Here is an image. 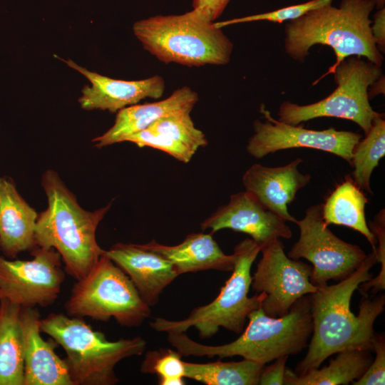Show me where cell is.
<instances>
[{
  "mask_svg": "<svg viewBox=\"0 0 385 385\" xmlns=\"http://www.w3.org/2000/svg\"><path fill=\"white\" fill-rule=\"evenodd\" d=\"M176 350L159 349L148 351L140 365V372L155 374L158 377L159 385L185 384V361Z\"/></svg>",
  "mask_w": 385,
  "mask_h": 385,
  "instance_id": "28",
  "label": "cell"
},
{
  "mask_svg": "<svg viewBox=\"0 0 385 385\" xmlns=\"http://www.w3.org/2000/svg\"><path fill=\"white\" fill-rule=\"evenodd\" d=\"M375 2L376 9H380L384 7L385 0H375Z\"/></svg>",
  "mask_w": 385,
  "mask_h": 385,
  "instance_id": "35",
  "label": "cell"
},
{
  "mask_svg": "<svg viewBox=\"0 0 385 385\" xmlns=\"http://www.w3.org/2000/svg\"><path fill=\"white\" fill-rule=\"evenodd\" d=\"M376 356L364 374L353 385H384L385 384V337L384 333H375L374 349Z\"/></svg>",
  "mask_w": 385,
  "mask_h": 385,
  "instance_id": "31",
  "label": "cell"
},
{
  "mask_svg": "<svg viewBox=\"0 0 385 385\" xmlns=\"http://www.w3.org/2000/svg\"><path fill=\"white\" fill-rule=\"evenodd\" d=\"M168 260L178 276L203 270L232 271L235 255H226L211 233H191L176 245H165L155 240L140 244Z\"/></svg>",
  "mask_w": 385,
  "mask_h": 385,
  "instance_id": "22",
  "label": "cell"
},
{
  "mask_svg": "<svg viewBox=\"0 0 385 385\" xmlns=\"http://www.w3.org/2000/svg\"><path fill=\"white\" fill-rule=\"evenodd\" d=\"M294 223L299 228V237L287 256L304 258L312 264L310 281L316 287L346 278L366 257L359 246L342 240L328 228L322 217V204L309 207L304 217Z\"/></svg>",
  "mask_w": 385,
  "mask_h": 385,
  "instance_id": "10",
  "label": "cell"
},
{
  "mask_svg": "<svg viewBox=\"0 0 385 385\" xmlns=\"http://www.w3.org/2000/svg\"><path fill=\"white\" fill-rule=\"evenodd\" d=\"M104 254L129 277L150 307L158 302L163 290L178 276L168 260L140 244L118 242Z\"/></svg>",
  "mask_w": 385,
  "mask_h": 385,
  "instance_id": "18",
  "label": "cell"
},
{
  "mask_svg": "<svg viewBox=\"0 0 385 385\" xmlns=\"http://www.w3.org/2000/svg\"><path fill=\"white\" fill-rule=\"evenodd\" d=\"M200 226L203 230H210L211 234L223 229L247 234L261 249L274 240L292 236L286 221L247 190L232 194L228 203L220 206Z\"/></svg>",
  "mask_w": 385,
  "mask_h": 385,
  "instance_id": "14",
  "label": "cell"
},
{
  "mask_svg": "<svg viewBox=\"0 0 385 385\" xmlns=\"http://www.w3.org/2000/svg\"><path fill=\"white\" fill-rule=\"evenodd\" d=\"M371 34L379 51H385V8L378 9L371 25Z\"/></svg>",
  "mask_w": 385,
  "mask_h": 385,
  "instance_id": "34",
  "label": "cell"
},
{
  "mask_svg": "<svg viewBox=\"0 0 385 385\" xmlns=\"http://www.w3.org/2000/svg\"><path fill=\"white\" fill-rule=\"evenodd\" d=\"M65 302L67 315L108 322L113 318L125 327L140 326L150 307L129 277L103 254L82 279L76 280Z\"/></svg>",
  "mask_w": 385,
  "mask_h": 385,
  "instance_id": "8",
  "label": "cell"
},
{
  "mask_svg": "<svg viewBox=\"0 0 385 385\" xmlns=\"http://www.w3.org/2000/svg\"><path fill=\"white\" fill-rule=\"evenodd\" d=\"M260 112L265 121L256 119L253 135L249 138L246 150L257 159L279 150L307 148L334 154L351 165L353 150L362 138L361 135L329 128L322 130L305 128L302 124L291 125L273 118L264 104Z\"/></svg>",
  "mask_w": 385,
  "mask_h": 385,
  "instance_id": "12",
  "label": "cell"
},
{
  "mask_svg": "<svg viewBox=\"0 0 385 385\" xmlns=\"http://www.w3.org/2000/svg\"><path fill=\"white\" fill-rule=\"evenodd\" d=\"M21 307L0 299V385H24V337Z\"/></svg>",
  "mask_w": 385,
  "mask_h": 385,
  "instance_id": "24",
  "label": "cell"
},
{
  "mask_svg": "<svg viewBox=\"0 0 385 385\" xmlns=\"http://www.w3.org/2000/svg\"><path fill=\"white\" fill-rule=\"evenodd\" d=\"M284 248L280 239L262 248V257L252 276V289L266 294L261 308L274 318L287 314L298 299L317 289L310 281L312 266L289 258Z\"/></svg>",
  "mask_w": 385,
  "mask_h": 385,
  "instance_id": "13",
  "label": "cell"
},
{
  "mask_svg": "<svg viewBox=\"0 0 385 385\" xmlns=\"http://www.w3.org/2000/svg\"><path fill=\"white\" fill-rule=\"evenodd\" d=\"M384 115L376 117L369 133L355 145L351 165L352 180L362 191L372 193L370 182L374 170L385 155Z\"/></svg>",
  "mask_w": 385,
  "mask_h": 385,
  "instance_id": "27",
  "label": "cell"
},
{
  "mask_svg": "<svg viewBox=\"0 0 385 385\" xmlns=\"http://www.w3.org/2000/svg\"><path fill=\"white\" fill-rule=\"evenodd\" d=\"M371 351L346 350L337 353L329 365L310 370L302 375L286 368L285 385H346L359 379L373 360Z\"/></svg>",
  "mask_w": 385,
  "mask_h": 385,
  "instance_id": "25",
  "label": "cell"
},
{
  "mask_svg": "<svg viewBox=\"0 0 385 385\" xmlns=\"http://www.w3.org/2000/svg\"><path fill=\"white\" fill-rule=\"evenodd\" d=\"M369 227L374 235L378 247L375 251L378 262H380L381 271L375 278L362 282L359 284L361 292L366 294L371 289L372 294H376L379 292L384 291L385 288V210L381 209L374 217L373 221L369 222Z\"/></svg>",
  "mask_w": 385,
  "mask_h": 385,
  "instance_id": "30",
  "label": "cell"
},
{
  "mask_svg": "<svg viewBox=\"0 0 385 385\" xmlns=\"http://www.w3.org/2000/svg\"><path fill=\"white\" fill-rule=\"evenodd\" d=\"M38 213L18 192L14 182L0 176V250L9 258L36 247Z\"/></svg>",
  "mask_w": 385,
  "mask_h": 385,
  "instance_id": "21",
  "label": "cell"
},
{
  "mask_svg": "<svg viewBox=\"0 0 385 385\" xmlns=\"http://www.w3.org/2000/svg\"><path fill=\"white\" fill-rule=\"evenodd\" d=\"M31 260H9L0 256V299L21 307H46L58 299L65 272L60 254L36 246Z\"/></svg>",
  "mask_w": 385,
  "mask_h": 385,
  "instance_id": "11",
  "label": "cell"
},
{
  "mask_svg": "<svg viewBox=\"0 0 385 385\" xmlns=\"http://www.w3.org/2000/svg\"><path fill=\"white\" fill-rule=\"evenodd\" d=\"M247 319L245 329L237 339L227 344H200L185 332H168L167 339L183 356H217L220 359L240 356L264 365L282 356L297 354L309 344L312 319L308 294L298 299L281 317H271L260 307Z\"/></svg>",
  "mask_w": 385,
  "mask_h": 385,
  "instance_id": "4",
  "label": "cell"
},
{
  "mask_svg": "<svg viewBox=\"0 0 385 385\" xmlns=\"http://www.w3.org/2000/svg\"><path fill=\"white\" fill-rule=\"evenodd\" d=\"M302 162L301 158H297L279 167L253 164L242 176L245 190L252 193L267 210L286 222L294 223L296 219L289 212L287 206L296 199L298 191L311 180L310 174L299 170Z\"/></svg>",
  "mask_w": 385,
  "mask_h": 385,
  "instance_id": "15",
  "label": "cell"
},
{
  "mask_svg": "<svg viewBox=\"0 0 385 385\" xmlns=\"http://www.w3.org/2000/svg\"><path fill=\"white\" fill-rule=\"evenodd\" d=\"M289 356L276 359L270 366H265L259 379L260 385H282L286 370V362Z\"/></svg>",
  "mask_w": 385,
  "mask_h": 385,
  "instance_id": "32",
  "label": "cell"
},
{
  "mask_svg": "<svg viewBox=\"0 0 385 385\" xmlns=\"http://www.w3.org/2000/svg\"><path fill=\"white\" fill-rule=\"evenodd\" d=\"M333 0H308V1L296 5H292L272 11L253 14L240 18L232 19L223 21L215 22L217 27L222 29L224 26L236 24L267 21L282 23L285 21H292L299 18L306 13L332 4Z\"/></svg>",
  "mask_w": 385,
  "mask_h": 385,
  "instance_id": "29",
  "label": "cell"
},
{
  "mask_svg": "<svg viewBox=\"0 0 385 385\" xmlns=\"http://www.w3.org/2000/svg\"><path fill=\"white\" fill-rule=\"evenodd\" d=\"M198 99L195 91L184 86L163 101L123 108L118 111L113 125L93 141L97 148L124 142L128 136L147 128L163 117L180 112H191Z\"/></svg>",
  "mask_w": 385,
  "mask_h": 385,
  "instance_id": "20",
  "label": "cell"
},
{
  "mask_svg": "<svg viewBox=\"0 0 385 385\" xmlns=\"http://www.w3.org/2000/svg\"><path fill=\"white\" fill-rule=\"evenodd\" d=\"M40 329L60 345L73 385H115V366L122 360L140 356L147 342L141 337L109 341L82 318L51 313L41 319Z\"/></svg>",
  "mask_w": 385,
  "mask_h": 385,
  "instance_id": "5",
  "label": "cell"
},
{
  "mask_svg": "<svg viewBox=\"0 0 385 385\" xmlns=\"http://www.w3.org/2000/svg\"><path fill=\"white\" fill-rule=\"evenodd\" d=\"M374 8L375 0H341L338 7L331 4L289 21L284 31V51L294 61L302 63L314 45L333 49L335 63L313 86L350 56L364 58L381 67L384 57L371 30L370 15Z\"/></svg>",
  "mask_w": 385,
  "mask_h": 385,
  "instance_id": "2",
  "label": "cell"
},
{
  "mask_svg": "<svg viewBox=\"0 0 385 385\" xmlns=\"http://www.w3.org/2000/svg\"><path fill=\"white\" fill-rule=\"evenodd\" d=\"M261 247L246 238L234 248L235 262L232 273L213 301L193 309L188 317L180 320L156 317L150 326L158 332H185L194 327L200 339L213 337L220 327L241 334L248 315L261 307L265 292L248 296L252 283L251 267Z\"/></svg>",
  "mask_w": 385,
  "mask_h": 385,
  "instance_id": "7",
  "label": "cell"
},
{
  "mask_svg": "<svg viewBox=\"0 0 385 385\" xmlns=\"http://www.w3.org/2000/svg\"><path fill=\"white\" fill-rule=\"evenodd\" d=\"M64 62L91 83V86H86L82 89V96L78 98L85 110H108L115 113L147 98H160L165 91L164 79L158 75L138 81L118 80L88 71L71 60Z\"/></svg>",
  "mask_w": 385,
  "mask_h": 385,
  "instance_id": "16",
  "label": "cell"
},
{
  "mask_svg": "<svg viewBox=\"0 0 385 385\" xmlns=\"http://www.w3.org/2000/svg\"><path fill=\"white\" fill-rule=\"evenodd\" d=\"M378 262L374 251L366 255L361 265L346 278L332 285L317 287L308 294L312 319V338L308 351L294 370L297 375L319 368L331 355L346 350L374 349V323L384 309V294L364 295L359 314L350 309L351 298L362 282L370 280V272Z\"/></svg>",
  "mask_w": 385,
  "mask_h": 385,
  "instance_id": "1",
  "label": "cell"
},
{
  "mask_svg": "<svg viewBox=\"0 0 385 385\" xmlns=\"http://www.w3.org/2000/svg\"><path fill=\"white\" fill-rule=\"evenodd\" d=\"M24 337V385H73L64 359L56 353L58 344L41 336V316L36 308L21 307Z\"/></svg>",
  "mask_w": 385,
  "mask_h": 385,
  "instance_id": "17",
  "label": "cell"
},
{
  "mask_svg": "<svg viewBox=\"0 0 385 385\" xmlns=\"http://www.w3.org/2000/svg\"><path fill=\"white\" fill-rule=\"evenodd\" d=\"M140 148L150 147L162 150L178 160L188 163L200 148L208 142L185 111L163 117L147 128L125 138Z\"/></svg>",
  "mask_w": 385,
  "mask_h": 385,
  "instance_id": "19",
  "label": "cell"
},
{
  "mask_svg": "<svg viewBox=\"0 0 385 385\" xmlns=\"http://www.w3.org/2000/svg\"><path fill=\"white\" fill-rule=\"evenodd\" d=\"M265 366L245 359L239 361H185V378L206 385H257Z\"/></svg>",
  "mask_w": 385,
  "mask_h": 385,
  "instance_id": "26",
  "label": "cell"
},
{
  "mask_svg": "<svg viewBox=\"0 0 385 385\" xmlns=\"http://www.w3.org/2000/svg\"><path fill=\"white\" fill-rule=\"evenodd\" d=\"M215 22L192 9L138 21L133 30L143 48L165 63L224 66L230 61L233 43Z\"/></svg>",
  "mask_w": 385,
  "mask_h": 385,
  "instance_id": "6",
  "label": "cell"
},
{
  "mask_svg": "<svg viewBox=\"0 0 385 385\" xmlns=\"http://www.w3.org/2000/svg\"><path fill=\"white\" fill-rule=\"evenodd\" d=\"M230 0H192V9L210 21L218 19Z\"/></svg>",
  "mask_w": 385,
  "mask_h": 385,
  "instance_id": "33",
  "label": "cell"
},
{
  "mask_svg": "<svg viewBox=\"0 0 385 385\" xmlns=\"http://www.w3.org/2000/svg\"><path fill=\"white\" fill-rule=\"evenodd\" d=\"M336 89L327 97L308 105L283 101L278 111L279 121L299 125L322 117L349 120L366 135L374 120L384 114L374 111L369 103V87L382 77L381 67L362 57L350 56L332 71Z\"/></svg>",
  "mask_w": 385,
  "mask_h": 385,
  "instance_id": "9",
  "label": "cell"
},
{
  "mask_svg": "<svg viewBox=\"0 0 385 385\" xmlns=\"http://www.w3.org/2000/svg\"><path fill=\"white\" fill-rule=\"evenodd\" d=\"M368 198L350 176L337 185L322 204L324 222L343 225L363 235L369 241L372 251H376L377 241L366 220L365 208Z\"/></svg>",
  "mask_w": 385,
  "mask_h": 385,
  "instance_id": "23",
  "label": "cell"
},
{
  "mask_svg": "<svg viewBox=\"0 0 385 385\" xmlns=\"http://www.w3.org/2000/svg\"><path fill=\"white\" fill-rule=\"evenodd\" d=\"M41 185L48 207L38 214L36 246L56 250L64 263L66 273L79 280L104 254L105 250L96 241V232L112 204L92 212L84 210L53 170L43 173Z\"/></svg>",
  "mask_w": 385,
  "mask_h": 385,
  "instance_id": "3",
  "label": "cell"
}]
</instances>
